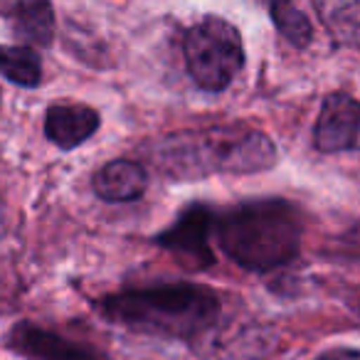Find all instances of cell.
Segmentation results:
<instances>
[{
  "label": "cell",
  "mask_w": 360,
  "mask_h": 360,
  "mask_svg": "<svg viewBox=\"0 0 360 360\" xmlns=\"http://www.w3.org/2000/svg\"><path fill=\"white\" fill-rule=\"evenodd\" d=\"M150 160L170 180H200L266 170L276 163V148L262 131L225 124L168 134L153 146Z\"/></svg>",
  "instance_id": "6da1fadb"
},
{
  "label": "cell",
  "mask_w": 360,
  "mask_h": 360,
  "mask_svg": "<svg viewBox=\"0 0 360 360\" xmlns=\"http://www.w3.org/2000/svg\"><path fill=\"white\" fill-rule=\"evenodd\" d=\"M99 314L116 326L165 338H195L215 323L220 301L205 286L175 281L129 289L99 301Z\"/></svg>",
  "instance_id": "7a4b0ae2"
},
{
  "label": "cell",
  "mask_w": 360,
  "mask_h": 360,
  "mask_svg": "<svg viewBox=\"0 0 360 360\" xmlns=\"http://www.w3.org/2000/svg\"><path fill=\"white\" fill-rule=\"evenodd\" d=\"M301 235L299 210L279 198L242 202L215 217L220 250L250 271H271L289 264L301 250Z\"/></svg>",
  "instance_id": "3957f363"
},
{
  "label": "cell",
  "mask_w": 360,
  "mask_h": 360,
  "mask_svg": "<svg viewBox=\"0 0 360 360\" xmlns=\"http://www.w3.org/2000/svg\"><path fill=\"white\" fill-rule=\"evenodd\" d=\"M186 62L193 82L205 91H225L245 65L240 30L225 18L207 15L188 30Z\"/></svg>",
  "instance_id": "277c9868"
},
{
  "label": "cell",
  "mask_w": 360,
  "mask_h": 360,
  "mask_svg": "<svg viewBox=\"0 0 360 360\" xmlns=\"http://www.w3.org/2000/svg\"><path fill=\"white\" fill-rule=\"evenodd\" d=\"M215 232V212L205 205H191L180 217L155 237L160 247L173 252L191 269H202L212 264L210 235Z\"/></svg>",
  "instance_id": "5b68a950"
},
{
  "label": "cell",
  "mask_w": 360,
  "mask_h": 360,
  "mask_svg": "<svg viewBox=\"0 0 360 360\" xmlns=\"http://www.w3.org/2000/svg\"><path fill=\"white\" fill-rule=\"evenodd\" d=\"M314 143L321 153L360 150V101L340 91L326 96L314 129Z\"/></svg>",
  "instance_id": "8992f818"
},
{
  "label": "cell",
  "mask_w": 360,
  "mask_h": 360,
  "mask_svg": "<svg viewBox=\"0 0 360 360\" xmlns=\"http://www.w3.org/2000/svg\"><path fill=\"white\" fill-rule=\"evenodd\" d=\"M11 348L27 360H109L101 350L47 330L35 323H18L8 338Z\"/></svg>",
  "instance_id": "52a82bcc"
},
{
  "label": "cell",
  "mask_w": 360,
  "mask_h": 360,
  "mask_svg": "<svg viewBox=\"0 0 360 360\" xmlns=\"http://www.w3.org/2000/svg\"><path fill=\"white\" fill-rule=\"evenodd\" d=\"M101 126V116L86 104H55L45 114V136L62 150L89 141Z\"/></svg>",
  "instance_id": "ba28073f"
},
{
  "label": "cell",
  "mask_w": 360,
  "mask_h": 360,
  "mask_svg": "<svg viewBox=\"0 0 360 360\" xmlns=\"http://www.w3.org/2000/svg\"><path fill=\"white\" fill-rule=\"evenodd\" d=\"M94 193L106 202L139 200L148 188V173L141 163L129 158H116L94 173Z\"/></svg>",
  "instance_id": "9c48e42d"
},
{
  "label": "cell",
  "mask_w": 360,
  "mask_h": 360,
  "mask_svg": "<svg viewBox=\"0 0 360 360\" xmlns=\"http://www.w3.org/2000/svg\"><path fill=\"white\" fill-rule=\"evenodd\" d=\"M13 35L25 47H50L55 40V11L50 0H20L13 11Z\"/></svg>",
  "instance_id": "30bf717a"
},
{
  "label": "cell",
  "mask_w": 360,
  "mask_h": 360,
  "mask_svg": "<svg viewBox=\"0 0 360 360\" xmlns=\"http://www.w3.org/2000/svg\"><path fill=\"white\" fill-rule=\"evenodd\" d=\"M338 42L360 45V0H311Z\"/></svg>",
  "instance_id": "8fae6325"
},
{
  "label": "cell",
  "mask_w": 360,
  "mask_h": 360,
  "mask_svg": "<svg viewBox=\"0 0 360 360\" xmlns=\"http://www.w3.org/2000/svg\"><path fill=\"white\" fill-rule=\"evenodd\" d=\"M0 77L18 86H37L42 82V62L32 47L0 45Z\"/></svg>",
  "instance_id": "7c38bea8"
},
{
  "label": "cell",
  "mask_w": 360,
  "mask_h": 360,
  "mask_svg": "<svg viewBox=\"0 0 360 360\" xmlns=\"http://www.w3.org/2000/svg\"><path fill=\"white\" fill-rule=\"evenodd\" d=\"M269 13L281 37H286L294 47L309 45L314 37V27L309 18L296 8L294 0H269Z\"/></svg>",
  "instance_id": "4fadbf2b"
},
{
  "label": "cell",
  "mask_w": 360,
  "mask_h": 360,
  "mask_svg": "<svg viewBox=\"0 0 360 360\" xmlns=\"http://www.w3.org/2000/svg\"><path fill=\"white\" fill-rule=\"evenodd\" d=\"M319 360H360V350H330Z\"/></svg>",
  "instance_id": "5bb4252c"
}]
</instances>
